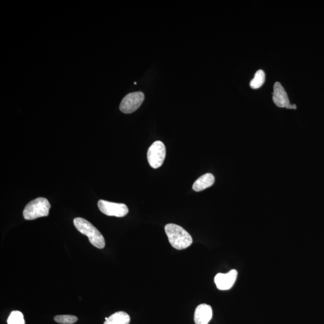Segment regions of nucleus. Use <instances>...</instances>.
Returning <instances> with one entry per match:
<instances>
[{
	"instance_id": "obj_9",
	"label": "nucleus",
	"mask_w": 324,
	"mask_h": 324,
	"mask_svg": "<svg viewBox=\"0 0 324 324\" xmlns=\"http://www.w3.org/2000/svg\"><path fill=\"white\" fill-rule=\"evenodd\" d=\"M213 316L212 308L209 305H199L195 311L194 320L196 324H208Z\"/></svg>"
},
{
	"instance_id": "obj_2",
	"label": "nucleus",
	"mask_w": 324,
	"mask_h": 324,
	"mask_svg": "<svg viewBox=\"0 0 324 324\" xmlns=\"http://www.w3.org/2000/svg\"><path fill=\"white\" fill-rule=\"evenodd\" d=\"M74 223L81 234L87 236L91 244L94 246L100 249L105 247V241L103 236L90 222L83 218H77L74 219Z\"/></svg>"
},
{
	"instance_id": "obj_5",
	"label": "nucleus",
	"mask_w": 324,
	"mask_h": 324,
	"mask_svg": "<svg viewBox=\"0 0 324 324\" xmlns=\"http://www.w3.org/2000/svg\"><path fill=\"white\" fill-rule=\"evenodd\" d=\"M145 98L142 92H134L128 94L122 100L119 109L124 114H131L140 108Z\"/></svg>"
},
{
	"instance_id": "obj_8",
	"label": "nucleus",
	"mask_w": 324,
	"mask_h": 324,
	"mask_svg": "<svg viewBox=\"0 0 324 324\" xmlns=\"http://www.w3.org/2000/svg\"><path fill=\"white\" fill-rule=\"evenodd\" d=\"M238 272L236 270H232L228 273H218L215 278L217 288L221 291L229 290L235 284Z\"/></svg>"
},
{
	"instance_id": "obj_12",
	"label": "nucleus",
	"mask_w": 324,
	"mask_h": 324,
	"mask_svg": "<svg viewBox=\"0 0 324 324\" xmlns=\"http://www.w3.org/2000/svg\"><path fill=\"white\" fill-rule=\"evenodd\" d=\"M266 80V75L263 70H259L256 72L253 80L250 81V86L251 89H259L264 83Z\"/></svg>"
},
{
	"instance_id": "obj_13",
	"label": "nucleus",
	"mask_w": 324,
	"mask_h": 324,
	"mask_svg": "<svg viewBox=\"0 0 324 324\" xmlns=\"http://www.w3.org/2000/svg\"><path fill=\"white\" fill-rule=\"evenodd\" d=\"M8 324H25L23 314L20 311H12L8 319Z\"/></svg>"
},
{
	"instance_id": "obj_6",
	"label": "nucleus",
	"mask_w": 324,
	"mask_h": 324,
	"mask_svg": "<svg viewBox=\"0 0 324 324\" xmlns=\"http://www.w3.org/2000/svg\"><path fill=\"white\" fill-rule=\"evenodd\" d=\"M99 209L104 215L122 218L127 215L128 209L124 204L109 202L105 200H99Z\"/></svg>"
},
{
	"instance_id": "obj_11",
	"label": "nucleus",
	"mask_w": 324,
	"mask_h": 324,
	"mask_svg": "<svg viewBox=\"0 0 324 324\" xmlns=\"http://www.w3.org/2000/svg\"><path fill=\"white\" fill-rule=\"evenodd\" d=\"M131 317L124 311H117L108 317L104 324H129Z\"/></svg>"
},
{
	"instance_id": "obj_3",
	"label": "nucleus",
	"mask_w": 324,
	"mask_h": 324,
	"mask_svg": "<svg viewBox=\"0 0 324 324\" xmlns=\"http://www.w3.org/2000/svg\"><path fill=\"white\" fill-rule=\"evenodd\" d=\"M51 204L45 198L40 197L31 201L25 207L23 216L27 221L46 217L49 215Z\"/></svg>"
},
{
	"instance_id": "obj_14",
	"label": "nucleus",
	"mask_w": 324,
	"mask_h": 324,
	"mask_svg": "<svg viewBox=\"0 0 324 324\" xmlns=\"http://www.w3.org/2000/svg\"><path fill=\"white\" fill-rule=\"evenodd\" d=\"M56 322L61 324H73L78 320V317L74 315H57L54 317Z\"/></svg>"
},
{
	"instance_id": "obj_10",
	"label": "nucleus",
	"mask_w": 324,
	"mask_h": 324,
	"mask_svg": "<svg viewBox=\"0 0 324 324\" xmlns=\"http://www.w3.org/2000/svg\"><path fill=\"white\" fill-rule=\"evenodd\" d=\"M215 178L210 173L204 174L198 179L193 184V189L196 191H201L212 186L215 183Z\"/></svg>"
},
{
	"instance_id": "obj_7",
	"label": "nucleus",
	"mask_w": 324,
	"mask_h": 324,
	"mask_svg": "<svg viewBox=\"0 0 324 324\" xmlns=\"http://www.w3.org/2000/svg\"><path fill=\"white\" fill-rule=\"evenodd\" d=\"M273 100L275 105L279 108H286V109H296L295 105H291L288 99V94L286 93L284 88L281 83L277 82L274 85V91L273 93Z\"/></svg>"
},
{
	"instance_id": "obj_4",
	"label": "nucleus",
	"mask_w": 324,
	"mask_h": 324,
	"mask_svg": "<svg viewBox=\"0 0 324 324\" xmlns=\"http://www.w3.org/2000/svg\"><path fill=\"white\" fill-rule=\"evenodd\" d=\"M166 157V148L161 141H157L148 150L147 159L151 167L157 169L163 165Z\"/></svg>"
},
{
	"instance_id": "obj_1",
	"label": "nucleus",
	"mask_w": 324,
	"mask_h": 324,
	"mask_svg": "<svg viewBox=\"0 0 324 324\" xmlns=\"http://www.w3.org/2000/svg\"><path fill=\"white\" fill-rule=\"evenodd\" d=\"M165 230L170 244L176 249H185L193 243L191 235L180 226L169 223L165 226Z\"/></svg>"
}]
</instances>
